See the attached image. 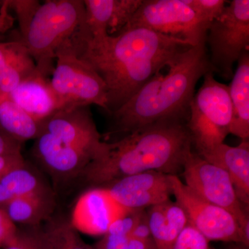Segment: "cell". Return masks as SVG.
Wrapping results in <instances>:
<instances>
[{
	"label": "cell",
	"instance_id": "obj_1",
	"mask_svg": "<svg viewBox=\"0 0 249 249\" xmlns=\"http://www.w3.org/2000/svg\"><path fill=\"white\" fill-rule=\"evenodd\" d=\"M77 56L92 67L107 88L110 114L128 101L156 73L190 48L189 43L142 27L124 28L93 38L78 28L68 39Z\"/></svg>",
	"mask_w": 249,
	"mask_h": 249
},
{
	"label": "cell",
	"instance_id": "obj_2",
	"mask_svg": "<svg viewBox=\"0 0 249 249\" xmlns=\"http://www.w3.org/2000/svg\"><path fill=\"white\" fill-rule=\"evenodd\" d=\"M186 121H167L126 134L102 150L82 175L97 188L146 171L177 175L193 142Z\"/></svg>",
	"mask_w": 249,
	"mask_h": 249
},
{
	"label": "cell",
	"instance_id": "obj_3",
	"mask_svg": "<svg viewBox=\"0 0 249 249\" xmlns=\"http://www.w3.org/2000/svg\"><path fill=\"white\" fill-rule=\"evenodd\" d=\"M167 68L165 72L162 70L156 73L124 106L109 114V134L126 135L162 121L187 122L196 83L211 71L206 43L186 49Z\"/></svg>",
	"mask_w": 249,
	"mask_h": 249
},
{
	"label": "cell",
	"instance_id": "obj_4",
	"mask_svg": "<svg viewBox=\"0 0 249 249\" xmlns=\"http://www.w3.org/2000/svg\"><path fill=\"white\" fill-rule=\"evenodd\" d=\"M83 0H49L40 4L20 40L45 76L53 71L55 52L84 20Z\"/></svg>",
	"mask_w": 249,
	"mask_h": 249
},
{
	"label": "cell",
	"instance_id": "obj_5",
	"mask_svg": "<svg viewBox=\"0 0 249 249\" xmlns=\"http://www.w3.org/2000/svg\"><path fill=\"white\" fill-rule=\"evenodd\" d=\"M232 119L229 86L218 82L214 73L208 71L192 99L186 123L196 153L203 155L224 142L230 134Z\"/></svg>",
	"mask_w": 249,
	"mask_h": 249
},
{
	"label": "cell",
	"instance_id": "obj_6",
	"mask_svg": "<svg viewBox=\"0 0 249 249\" xmlns=\"http://www.w3.org/2000/svg\"><path fill=\"white\" fill-rule=\"evenodd\" d=\"M50 80L60 109L96 105L107 111L106 83L92 67L77 56L69 40L55 52Z\"/></svg>",
	"mask_w": 249,
	"mask_h": 249
},
{
	"label": "cell",
	"instance_id": "obj_7",
	"mask_svg": "<svg viewBox=\"0 0 249 249\" xmlns=\"http://www.w3.org/2000/svg\"><path fill=\"white\" fill-rule=\"evenodd\" d=\"M207 46L211 71L225 79L232 78L234 64L249 51V0L229 1L222 14L210 24Z\"/></svg>",
	"mask_w": 249,
	"mask_h": 249
},
{
	"label": "cell",
	"instance_id": "obj_8",
	"mask_svg": "<svg viewBox=\"0 0 249 249\" xmlns=\"http://www.w3.org/2000/svg\"><path fill=\"white\" fill-rule=\"evenodd\" d=\"M210 24L183 0H142L124 28H145L196 46L206 43Z\"/></svg>",
	"mask_w": 249,
	"mask_h": 249
},
{
	"label": "cell",
	"instance_id": "obj_9",
	"mask_svg": "<svg viewBox=\"0 0 249 249\" xmlns=\"http://www.w3.org/2000/svg\"><path fill=\"white\" fill-rule=\"evenodd\" d=\"M181 172L188 188L204 200L233 214L240 232L249 231V210L241 204L225 170L191 150L185 157Z\"/></svg>",
	"mask_w": 249,
	"mask_h": 249
},
{
	"label": "cell",
	"instance_id": "obj_10",
	"mask_svg": "<svg viewBox=\"0 0 249 249\" xmlns=\"http://www.w3.org/2000/svg\"><path fill=\"white\" fill-rule=\"evenodd\" d=\"M170 181L177 204L186 213L188 222L208 240L240 244V228L233 214L198 196L178 175H170Z\"/></svg>",
	"mask_w": 249,
	"mask_h": 249
},
{
	"label": "cell",
	"instance_id": "obj_11",
	"mask_svg": "<svg viewBox=\"0 0 249 249\" xmlns=\"http://www.w3.org/2000/svg\"><path fill=\"white\" fill-rule=\"evenodd\" d=\"M40 132L48 134L61 146L86 152L93 160L104 145L90 106L59 109L42 121Z\"/></svg>",
	"mask_w": 249,
	"mask_h": 249
},
{
	"label": "cell",
	"instance_id": "obj_12",
	"mask_svg": "<svg viewBox=\"0 0 249 249\" xmlns=\"http://www.w3.org/2000/svg\"><path fill=\"white\" fill-rule=\"evenodd\" d=\"M111 197L124 209H145L170 200V175L146 171L125 177L106 187Z\"/></svg>",
	"mask_w": 249,
	"mask_h": 249
},
{
	"label": "cell",
	"instance_id": "obj_13",
	"mask_svg": "<svg viewBox=\"0 0 249 249\" xmlns=\"http://www.w3.org/2000/svg\"><path fill=\"white\" fill-rule=\"evenodd\" d=\"M127 211L111 197L106 188L96 187L79 196L70 224L78 232L104 235L111 224Z\"/></svg>",
	"mask_w": 249,
	"mask_h": 249
},
{
	"label": "cell",
	"instance_id": "obj_14",
	"mask_svg": "<svg viewBox=\"0 0 249 249\" xmlns=\"http://www.w3.org/2000/svg\"><path fill=\"white\" fill-rule=\"evenodd\" d=\"M142 2V0H85L81 26L93 38L116 35L127 25Z\"/></svg>",
	"mask_w": 249,
	"mask_h": 249
},
{
	"label": "cell",
	"instance_id": "obj_15",
	"mask_svg": "<svg viewBox=\"0 0 249 249\" xmlns=\"http://www.w3.org/2000/svg\"><path fill=\"white\" fill-rule=\"evenodd\" d=\"M9 94L14 102L40 123L60 109L50 80L38 70L22 80Z\"/></svg>",
	"mask_w": 249,
	"mask_h": 249
},
{
	"label": "cell",
	"instance_id": "obj_16",
	"mask_svg": "<svg viewBox=\"0 0 249 249\" xmlns=\"http://www.w3.org/2000/svg\"><path fill=\"white\" fill-rule=\"evenodd\" d=\"M200 156L210 163L220 167L227 172L235 188L237 198L244 207L249 210V141H242L238 145L234 147L223 142Z\"/></svg>",
	"mask_w": 249,
	"mask_h": 249
},
{
	"label": "cell",
	"instance_id": "obj_17",
	"mask_svg": "<svg viewBox=\"0 0 249 249\" xmlns=\"http://www.w3.org/2000/svg\"><path fill=\"white\" fill-rule=\"evenodd\" d=\"M147 222L157 249H172L188 219L182 208L170 200L155 205L146 211Z\"/></svg>",
	"mask_w": 249,
	"mask_h": 249
},
{
	"label": "cell",
	"instance_id": "obj_18",
	"mask_svg": "<svg viewBox=\"0 0 249 249\" xmlns=\"http://www.w3.org/2000/svg\"><path fill=\"white\" fill-rule=\"evenodd\" d=\"M37 70L35 61L22 41L0 42V91L11 92Z\"/></svg>",
	"mask_w": 249,
	"mask_h": 249
},
{
	"label": "cell",
	"instance_id": "obj_19",
	"mask_svg": "<svg viewBox=\"0 0 249 249\" xmlns=\"http://www.w3.org/2000/svg\"><path fill=\"white\" fill-rule=\"evenodd\" d=\"M237 70L229 86L232 119L230 134L242 141L249 138V53L245 52L238 61Z\"/></svg>",
	"mask_w": 249,
	"mask_h": 249
},
{
	"label": "cell",
	"instance_id": "obj_20",
	"mask_svg": "<svg viewBox=\"0 0 249 249\" xmlns=\"http://www.w3.org/2000/svg\"><path fill=\"white\" fill-rule=\"evenodd\" d=\"M42 123L37 121L18 106L9 93L0 91V131L23 143L36 139L40 134Z\"/></svg>",
	"mask_w": 249,
	"mask_h": 249
},
{
	"label": "cell",
	"instance_id": "obj_21",
	"mask_svg": "<svg viewBox=\"0 0 249 249\" xmlns=\"http://www.w3.org/2000/svg\"><path fill=\"white\" fill-rule=\"evenodd\" d=\"M1 209L15 224L37 226L52 212V198L44 190L14 198Z\"/></svg>",
	"mask_w": 249,
	"mask_h": 249
},
{
	"label": "cell",
	"instance_id": "obj_22",
	"mask_svg": "<svg viewBox=\"0 0 249 249\" xmlns=\"http://www.w3.org/2000/svg\"><path fill=\"white\" fill-rule=\"evenodd\" d=\"M0 184L13 199L45 190L35 174L27 168L26 163L4 174L0 178Z\"/></svg>",
	"mask_w": 249,
	"mask_h": 249
},
{
	"label": "cell",
	"instance_id": "obj_23",
	"mask_svg": "<svg viewBox=\"0 0 249 249\" xmlns=\"http://www.w3.org/2000/svg\"><path fill=\"white\" fill-rule=\"evenodd\" d=\"M52 249H93L87 245L70 222L58 219L44 231Z\"/></svg>",
	"mask_w": 249,
	"mask_h": 249
},
{
	"label": "cell",
	"instance_id": "obj_24",
	"mask_svg": "<svg viewBox=\"0 0 249 249\" xmlns=\"http://www.w3.org/2000/svg\"><path fill=\"white\" fill-rule=\"evenodd\" d=\"M4 249H52L44 231L37 229L19 231L4 246Z\"/></svg>",
	"mask_w": 249,
	"mask_h": 249
},
{
	"label": "cell",
	"instance_id": "obj_25",
	"mask_svg": "<svg viewBox=\"0 0 249 249\" xmlns=\"http://www.w3.org/2000/svg\"><path fill=\"white\" fill-rule=\"evenodd\" d=\"M172 249H212L209 240L191 223L180 232Z\"/></svg>",
	"mask_w": 249,
	"mask_h": 249
},
{
	"label": "cell",
	"instance_id": "obj_26",
	"mask_svg": "<svg viewBox=\"0 0 249 249\" xmlns=\"http://www.w3.org/2000/svg\"><path fill=\"white\" fill-rule=\"evenodd\" d=\"M183 1L199 17L209 23L222 14L228 2L224 0H183Z\"/></svg>",
	"mask_w": 249,
	"mask_h": 249
},
{
	"label": "cell",
	"instance_id": "obj_27",
	"mask_svg": "<svg viewBox=\"0 0 249 249\" xmlns=\"http://www.w3.org/2000/svg\"><path fill=\"white\" fill-rule=\"evenodd\" d=\"M4 2L16 13L19 23L20 35L22 36L25 34L31 19L40 6V1L36 0H16L4 1Z\"/></svg>",
	"mask_w": 249,
	"mask_h": 249
},
{
	"label": "cell",
	"instance_id": "obj_28",
	"mask_svg": "<svg viewBox=\"0 0 249 249\" xmlns=\"http://www.w3.org/2000/svg\"><path fill=\"white\" fill-rule=\"evenodd\" d=\"M145 209L128 210L111 224L107 233L111 235L130 236L136 224L145 213Z\"/></svg>",
	"mask_w": 249,
	"mask_h": 249
},
{
	"label": "cell",
	"instance_id": "obj_29",
	"mask_svg": "<svg viewBox=\"0 0 249 249\" xmlns=\"http://www.w3.org/2000/svg\"><path fill=\"white\" fill-rule=\"evenodd\" d=\"M129 236L111 235L106 233L97 243L93 246V249H128Z\"/></svg>",
	"mask_w": 249,
	"mask_h": 249
},
{
	"label": "cell",
	"instance_id": "obj_30",
	"mask_svg": "<svg viewBox=\"0 0 249 249\" xmlns=\"http://www.w3.org/2000/svg\"><path fill=\"white\" fill-rule=\"evenodd\" d=\"M18 229L4 210L0 208V247L4 246L17 233Z\"/></svg>",
	"mask_w": 249,
	"mask_h": 249
},
{
	"label": "cell",
	"instance_id": "obj_31",
	"mask_svg": "<svg viewBox=\"0 0 249 249\" xmlns=\"http://www.w3.org/2000/svg\"><path fill=\"white\" fill-rule=\"evenodd\" d=\"M25 163L22 153L0 156V178L10 170Z\"/></svg>",
	"mask_w": 249,
	"mask_h": 249
},
{
	"label": "cell",
	"instance_id": "obj_32",
	"mask_svg": "<svg viewBox=\"0 0 249 249\" xmlns=\"http://www.w3.org/2000/svg\"><path fill=\"white\" fill-rule=\"evenodd\" d=\"M22 143L11 139L0 131V156L21 153Z\"/></svg>",
	"mask_w": 249,
	"mask_h": 249
},
{
	"label": "cell",
	"instance_id": "obj_33",
	"mask_svg": "<svg viewBox=\"0 0 249 249\" xmlns=\"http://www.w3.org/2000/svg\"><path fill=\"white\" fill-rule=\"evenodd\" d=\"M130 237L141 239V240H148L152 238L148 222H147L146 211H145L140 220L136 224L133 231L131 232Z\"/></svg>",
	"mask_w": 249,
	"mask_h": 249
},
{
	"label": "cell",
	"instance_id": "obj_34",
	"mask_svg": "<svg viewBox=\"0 0 249 249\" xmlns=\"http://www.w3.org/2000/svg\"><path fill=\"white\" fill-rule=\"evenodd\" d=\"M128 249H157L153 239L141 240L129 236Z\"/></svg>",
	"mask_w": 249,
	"mask_h": 249
},
{
	"label": "cell",
	"instance_id": "obj_35",
	"mask_svg": "<svg viewBox=\"0 0 249 249\" xmlns=\"http://www.w3.org/2000/svg\"><path fill=\"white\" fill-rule=\"evenodd\" d=\"M231 249H248V248H247V247H245V246L240 245Z\"/></svg>",
	"mask_w": 249,
	"mask_h": 249
}]
</instances>
